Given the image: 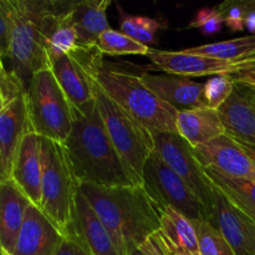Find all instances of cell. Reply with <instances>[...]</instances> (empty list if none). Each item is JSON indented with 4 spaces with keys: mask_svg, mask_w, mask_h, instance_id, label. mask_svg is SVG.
I'll list each match as a JSON object with an SVG mask.
<instances>
[{
    "mask_svg": "<svg viewBox=\"0 0 255 255\" xmlns=\"http://www.w3.org/2000/svg\"><path fill=\"white\" fill-rule=\"evenodd\" d=\"M1 255H9L6 253V252H4V251H1Z\"/></svg>",
    "mask_w": 255,
    "mask_h": 255,
    "instance_id": "obj_43",
    "label": "cell"
},
{
    "mask_svg": "<svg viewBox=\"0 0 255 255\" xmlns=\"http://www.w3.org/2000/svg\"><path fill=\"white\" fill-rule=\"evenodd\" d=\"M231 76L233 77L236 82L244 85L248 89L255 91V75H242V76H233V75H231Z\"/></svg>",
    "mask_w": 255,
    "mask_h": 255,
    "instance_id": "obj_38",
    "label": "cell"
},
{
    "mask_svg": "<svg viewBox=\"0 0 255 255\" xmlns=\"http://www.w3.org/2000/svg\"><path fill=\"white\" fill-rule=\"evenodd\" d=\"M177 133L194 148L226 134V129L218 110L206 106L179 111L177 117Z\"/></svg>",
    "mask_w": 255,
    "mask_h": 255,
    "instance_id": "obj_21",
    "label": "cell"
},
{
    "mask_svg": "<svg viewBox=\"0 0 255 255\" xmlns=\"http://www.w3.org/2000/svg\"><path fill=\"white\" fill-rule=\"evenodd\" d=\"M64 236L34 204L25 213L14 251L9 255H55Z\"/></svg>",
    "mask_w": 255,
    "mask_h": 255,
    "instance_id": "obj_14",
    "label": "cell"
},
{
    "mask_svg": "<svg viewBox=\"0 0 255 255\" xmlns=\"http://www.w3.org/2000/svg\"><path fill=\"white\" fill-rule=\"evenodd\" d=\"M154 151L196 193L208 213H213L214 188L193 153V147L178 133H153Z\"/></svg>",
    "mask_w": 255,
    "mask_h": 255,
    "instance_id": "obj_9",
    "label": "cell"
},
{
    "mask_svg": "<svg viewBox=\"0 0 255 255\" xmlns=\"http://www.w3.org/2000/svg\"><path fill=\"white\" fill-rule=\"evenodd\" d=\"M246 29L255 35V9H246Z\"/></svg>",
    "mask_w": 255,
    "mask_h": 255,
    "instance_id": "obj_40",
    "label": "cell"
},
{
    "mask_svg": "<svg viewBox=\"0 0 255 255\" xmlns=\"http://www.w3.org/2000/svg\"><path fill=\"white\" fill-rule=\"evenodd\" d=\"M152 244H153V255H171L169 254L168 249H167L166 244H164L163 239H162L159 232L151 237Z\"/></svg>",
    "mask_w": 255,
    "mask_h": 255,
    "instance_id": "obj_36",
    "label": "cell"
},
{
    "mask_svg": "<svg viewBox=\"0 0 255 255\" xmlns=\"http://www.w3.org/2000/svg\"><path fill=\"white\" fill-rule=\"evenodd\" d=\"M193 153L203 168L214 169L236 178H255L254 163L241 144L228 134L194 147Z\"/></svg>",
    "mask_w": 255,
    "mask_h": 255,
    "instance_id": "obj_10",
    "label": "cell"
},
{
    "mask_svg": "<svg viewBox=\"0 0 255 255\" xmlns=\"http://www.w3.org/2000/svg\"><path fill=\"white\" fill-rule=\"evenodd\" d=\"M211 223L222 232L236 255H255V221L217 189Z\"/></svg>",
    "mask_w": 255,
    "mask_h": 255,
    "instance_id": "obj_11",
    "label": "cell"
},
{
    "mask_svg": "<svg viewBox=\"0 0 255 255\" xmlns=\"http://www.w3.org/2000/svg\"><path fill=\"white\" fill-rule=\"evenodd\" d=\"M217 9L224 16V24L231 31H243L246 29V9L239 1H226L218 5Z\"/></svg>",
    "mask_w": 255,
    "mask_h": 255,
    "instance_id": "obj_33",
    "label": "cell"
},
{
    "mask_svg": "<svg viewBox=\"0 0 255 255\" xmlns=\"http://www.w3.org/2000/svg\"><path fill=\"white\" fill-rule=\"evenodd\" d=\"M67 236L76 237L94 255H122L109 229L81 191L77 193L74 224Z\"/></svg>",
    "mask_w": 255,
    "mask_h": 255,
    "instance_id": "obj_17",
    "label": "cell"
},
{
    "mask_svg": "<svg viewBox=\"0 0 255 255\" xmlns=\"http://www.w3.org/2000/svg\"><path fill=\"white\" fill-rule=\"evenodd\" d=\"M204 169L217 191L239 211L255 221V178H236L214 169Z\"/></svg>",
    "mask_w": 255,
    "mask_h": 255,
    "instance_id": "obj_22",
    "label": "cell"
},
{
    "mask_svg": "<svg viewBox=\"0 0 255 255\" xmlns=\"http://www.w3.org/2000/svg\"><path fill=\"white\" fill-rule=\"evenodd\" d=\"M70 6L60 15L56 25L50 32L46 41V52L50 60V64L57 61L60 57L74 52L79 46L77 41V34L70 19Z\"/></svg>",
    "mask_w": 255,
    "mask_h": 255,
    "instance_id": "obj_25",
    "label": "cell"
},
{
    "mask_svg": "<svg viewBox=\"0 0 255 255\" xmlns=\"http://www.w3.org/2000/svg\"><path fill=\"white\" fill-rule=\"evenodd\" d=\"M42 137L29 132L24 137L15 159L11 181L37 208L41 202Z\"/></svg>",
    "mask_w": 255,
    "mask_h": 255,
    "instance_id": "obj_18",
    "label": "cell"
},
{
    "mask_svg": "<svg viewBox=\"0 0 255 255\" xmlns=\"http://www.w3.org/2000/svg\"><path fill=\"white\" fill-rule=\"evenodd\" d=\"M224 25V16L217 7H202L187 25V29H197L204 36H213L222 31Z\"/></svg>",
    "mask_w": 255,
    "mask_h": 255,
    "instance_id": "obj_30",
    "label": "cell"
},
{
    "mask_svg": "<svg viewBox=\"0 0 255 255\" xmlns=\"http://www.w3.org/2000/svg\"><path fill=\"white\" fill-rule=\"evenodd\" d=\"M184 51L238 64V62L255 57V35L188 47V49H184Z\"/></svg>",
    "mask_w": 255,
    "mask_h": 255,
    "instance_id": "obj_24",
    "label": "cell"
},
{
    "mask_svg": "<svg viewBox=\"0 0 255 255\" xmlns=\"http://www.w3.org/2000/svg\"><path fill=\"white\" fill-rule=\"evenodd\" d=\"M218 112L226 134L255 146V97L251 89L236 82L233 94Z\"/></svg>",
    "mask_w": 255,
    "mask_h": 255,
    "instance_id": "obj_16",
    "label": "cell"
},
{
    "mask_svg": "<svg viewBox=\"0 0 255 255\" xmlns=\"http://www.w3.org/2000/svg\"><path fill=\"white\" fill-rule=\"evenodd\" d=\"M95 100L106 131L137 184H142L146 162L154 151L153 133L117 105L95 81Z\"/></svg>",
    "mask_w": 255,
    "mask_h": 255,
    "instance_id": "obj_7",
    "label": "cell"
},
{
    "mask_svg": "<svg viewBox=\"0 0 255 255\" xmlns=\"http://www.w3.org/2000/svg\"><path fill=\"white\" fill-rule=\"evenodd\" d=\"M30 204V199L11 179L0 182V244L7 254L14 251Z\"/></svg>",
    "mask_w": 255,
    "mask_h": 255,
    "instance_id": "obj_19",
    "label": "cell"
},
{
    "mask_svg": "<svg viewBox=\"0 0 255 255\" xmlns=\"http://www.w3.org/2000/svg\"><path fill=\"white\" fill-rule=\"evenodd\" d=\"M55 255H94L76 237H64L60 247L57 248Z\"/></svg>",
    "mask_w": 255,
    "mask_h": 255,
    "instance_id": "obj_34",
    "label": "cell"
},
{
    "mask_svg": "<svg viewBox=\"0 0 255 255\" xmlns=\"http://www.w3.org/2000/svg\"><path fill=\"white\" fill-rule=\"evenodd\" d=\"M139 77L144 86L178 112L207 106L204 84L169 74L143 72Z\"/></svg>",
    "mask_w": 255,
    "mask_h": 255,
    "instance_id": "obj_15",
    "label": "cell"
},
{
    "mask_svg": "<svg viewBox=\"0 0 255 255\" xmlns=\"http://www.w3.org/2000/svg\"><path fill=\"white\" fill-rule=\"evenodd\" d=\"M30 129L25 95L0 109V182L11 179L21 142Z\"/></svg>",
    "mask_w": 255,
    "mask_h": 255,
    "instance_id": "obj_12",
    "label": "cell"
},
{
    "mask_svg": "<svg viewBox=\"0 0 255 255\" xmlns=\"http://www.w3.org/2000/svg\"><path fill=\"white\" fill-rule=\"evenodd\" d=\"M233 76H242V75H255V57L246 60V61L238 62Z\"/></svg>",
    "mask_w": 255,
    "mask_h": 255,
    "instance_id": "obj_35",
    "label": "cell"
},
{
    "mask_svg": "<svg viewBox=\"0 0 255 255\" xmlns=\"http://www.w3.org/2000/svg\"><path fill=\"white\" fill-rule=\"evenodd\" d=\"M142 186L157 208L171 206L191 221L211 222V214L188 184L153 151L143 169Z\"/></svg>",
    "mask_w": 255,
    "mask_h": 255,
    "instance_id": "obj_8",
    "label": "cell"
},
{
    "mask_svg": "<svg viewBox=\"0 0 255 255\" xmlns=\"http://www.w3.org/2000/svg\"><path fill=\"white\" fill-rule=\"evenodd\" d=\"M41 202L39 209L66 237L74 224L80 182L75 176L65 146L42 138Z\"/></svg>",
    "mask_w": 255,
    "mask_h": 255,
    "instance_id": "obj_5",
    "label": "cell"
},
{
    "mask_svg": "<svg viewBox=\"0 0 255 255\" xmlns=\"http://www.w3.org/2000/svg\"><path fill=\"white\" fill-rule=\"evenodd\" d=\"M15 26L14 0H0V59H5L9 51Z\"/></svg>",
    "mask_w": 255,
    "mask_h": 255,
    "instance_id": "obj_32",
    "label": "cell"
},
{
    "mask_svg": "<svg viewBox=\"0 0 255 255\" xmlns=\"http://www.w3.org/2000/svg\"><path fill=\"white\" fill-rule=\"evenodd\" d=\"M25 92H26V86L22 80L14 71H10L4 66V64H1V67H0V109L7 106L14 100L24 96Z\"/></svg>",
    "mask_w": 255,
    "mask_h": 255,
    "instance_id": "obj_31",
    "label": "cell"
},
{
    "mask_svg": "<svg viewBox=\"0 0 255 255\" xmlns=\"http://www.w3.org/2000/svg\"><path fill=\"white\" fill-rule=\"evenodd\" d=\"M97 49L102 55L120 56V55H146L148 56L149 46L132 39L122 31L110 29L100 36Z\"/></svg>",
    "mask_w": 255,
    "mask_h": 255,
    "instance_id": "obj_27",
    "label": "cell"
},
{
    "mask_svg": "<svg viewBox=\"0 0 255 255\" xmlns=\"http://www.w3.org/2000/svg\"><path fill=\"white\" fill-rule=\"evenodd\" d=\"M149 60L154 66L166 74L182 77H201L214 76V75H232L237 67V62L223 61L213 57L202 56L179 51H167V50L151 49L148 54Z\"/></svg>",
    "mask_w": 255,
    "mask_h": 255,
    "instance_id": "obj_13",
    "label": "cell"
},
{
    "mask_svg": "<svg viewBox=\"0 0 255 255\" xmlns=\"http://www.w3.org/2000/svg\"><path fill=\"white\" fill-rule=\"evenodd\" d=\"M119 11L121 14V24H120L121 30L120 31L147 45V46L156 44L157 31L163 27L162 20H159L158 17L126 14L121 6H119Z\"/></svg>",
    "mask_w": 255,
    "mask_h": 255,
    "instance_id": "obj_26",
    "label": "cell"
},
{
    "mask_svg": "<svg viewBox=\"0 0 255 255\" xmlns=\"http://www.w3.org/2000/svg\"><path fill=\"white\" fill-rule=\"evenodd\" d=\"M159 234H161V232H159ZM162 239H163L164 244H166L167 249H168L169 254L171 255H202L199 252H192V251H187V249H183V248H179V247H176L173 246V244H171L169 242H167L166 239H164V237L162 236Z\"/></svg>",
    "mask_w": 255,
    "mask_h": 255,
    "instance_id": "obj_37",
    "label": "cell"
},
{
    "mask_svg": "<svg viewBox=\"0 0 255 255\" xmlns=\"http://www.w3.org/2000/svg\"><path fill=\"white\" fill-rule=\"evenodd\" d=\"M252 91H253V90H252ZM254 92V97H255V91H253Z\"/></svg>",
    "mask_w": 255,
    "mask_h": 255,
    "instance_id": "obj_44",
    "label": "cell"
},
{
    "mask_svg": "<svg viewBox=\"0 0 255 255\" xmlns=\"http://www.w3.org/2000/svg\"><path fill=\"white\" fill-rule=\"evenodd\" d=\"M238 143L241 144L242 148H243L244 152L248 154V157L251 158V161L253 162L255 166V146H252V144L248 143H243V142H238Z\"/></svg>",
    "mask_w": 255,
    "mask_h": 255,
    "instance_id": "obj_41",
    "label": "cell"
},
{
    "mask_svg": "<svg viewBox=\"0 0 255 255\" xmlns=\"http://www.w3.org/2000/svg\"><path fill=\"white\" fill-rule=\"evenodd\" d=\"M161 218V234L167 242L179 248L199 252L196 229L188 217L173 207L166 206L157 208Z\"/></svg>",
    "mask_w": 255,
    "mask_h": 255,
    "instance_id": "obj_23",
    "label": "cell"
},
{
    "mask_svg": "<svg viewBox=\"0 0 255 255\" xmlns=\"http://www.w3.org/2000/svg\"><path fill=\"white\" fill-rule=\"evenodd\" d=\"M236 81L228 74L214 75L208 77L204 84V97L207 107L219 110L233 94Z\"/></svg>",
    "mask_w": 255,
    "mask_h": 255,
    "instance_id": "obj_29",
    "label": "cell"
},
{
    "mask_svg": "<svg viewBox=\"0 0 255 255\" xmlns=\"http://www.w3.org/2000/svg\"><path fill=\"white\" fill-rule=\"evenodd\" d=\"M129 255H153V244H152V238L147 239L141 247L132 252Z\"/></svg>",
    "mask_w": 255,
    "mask_h": 255,
    "instance_id": "obj_39",
    "label": "cell"
},
{
    "mask_svg": "<svg viewBox=\"0 0 255 255\" xmlns=\"http://www.w3.org/2000/svg\"><path fill=\"white\" fill-rule=\"evenodd\" d=\"M80 191L109 229L122 255H129L161 231L158 209L142 184L102 187L81 183Z\"/></svg>",
    "mask_w": 255,
    "mask_h": 255,
    "instance_id": "obj_1",
    "label": "cell"
},
{
    "mask_svg": "<svg viewBox=\"0 0 255 255\" xmlns=\"http://www.w3.org/2000/svg\"><path fill=\"white\" fill-rule=\"evenodd\" d=\"M244 9H255V0H242Z\"/></svg>",
    "mask_w": 255,
    "mask_h": 255,
    "instance_id": "obj_42",
    "label": "cell"
},
{
    "mask_svg": "<svg viewBox=\"0 0 255 255\" xmlns=\"http://www.w3.org/2000/svg\"><path fill=\"white\" fill-rule=\"evenodd\" d=\"M30 129L42 138L64 143L74 127V107L51 69L32 76L25 92Z\"/></svg>",
    "mask_w": 255,
    "mask_h": 255,
    "instance_id": "obj_6",
    "label": "cell"
},
{
    "mask_svg": "<svg viewBox=\"0 0 255 255\" xmlns=\"http://www.w3.org/2000/svg\"><path fill=\"white\" fill-rule=\"evenodd\" d=\"M202 255H236L222 232L209 221H192Z\"/></svg>",
    "mask_w": 255,
    "mask_h": 255,
    "instance_id": "obj_28",
    "label": "cell"
},
{
    "mask_svg": "<svg viewBox=\"0 0 255 255\" xmlns=\"http://www.w3.org/2000/svg\"><path fill=\"white\" fill-rule=\"evenodd\" d=\"M92 76L117 105L152 133H177L178 111L144 86L139 75L104 62Z\"/></svg>",
    "mask_w": 255,
    "mask_h": 255,
    "instance_id": "obj_4",
    "label": "cell"
},
{
    "mask_svg": "<svg viewBox=\"0 0 255 255\" xmlns=\"http://www.w3.org/2000/svg\"><path fill=\"white\" fill-rule=\"evenodd\" d=\"M70 4L71 1L14 0V31L9 51L1 61H9V67L4 66L14 71L26 89L36 72L51 67L46 52L47 37Z\"/></svg>",
    "mask_w": 255,
    "mask_h": 255,
    "instance_id": "obj_3",
    "label": "cell"
},
{
    "mask_svg": "<svg viewBox=\"0 0 255 255\" xmlns=\"http://www.w3.org/2000/svg\"><path fill=\"white\" fill-rule=\"evenodd\" d=\"M110 5V0L72 1L70 19L76 30L80 47L89 50L97 49L100 36L111 29L106 15Z\"/></svg>",
    "mask_w": 255,
    "mask_h": 255,
    "instance_id": "obj_20",
    "label": "cell"
},
{
    "mask_svg": "<svg viewBox=\"0 0 255 255\" xmlns=\"http://www.w3.org/2000/svg\"><path fill=\"white\" fill-rule=\"evenodd\" d=\"M62 144L80 184H137L107 133L96 100L82 109L74 110V127Z\"/></svg>",
    "mask_w": 255,
    "mask_h": 255,
    "instance_id": "obj_2",
    "label": "cell"
}]
</instances>
